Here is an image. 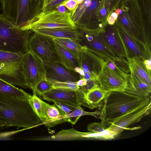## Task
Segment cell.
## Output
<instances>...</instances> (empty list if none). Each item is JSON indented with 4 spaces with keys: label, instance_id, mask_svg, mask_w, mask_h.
I'll return each mask as SVG.
<instances>
[{
    "label": "cell",
    "instance_id": "obj_1",
    "mask_svg": "<svg viewBox=\"0 0 151 151\" xmlns=\"http://www.w3.org/2000/svg\"><path fill=\"white\" fill-rule=\"evenodd\" d=\"M29 99L0 93V128L29 129L39 125L41 121L33 109Z\"/></svg>",
    "mask_w": 151,
    "mask_h": 151
},
{
    "label": "cell",
    "instance_id": "obj_2",
    "mask_svg": "<svg viewBox=\"0 0 151 151\" xmlns=\"http://www.w3.org/2000/svg\"><path fill=\"white\" fill-rule=\"evenodd\" d=\"M150 96H140L125 91H109L102 105L101 123L106 128L114 121L139 106L151 103Z\"/></svg>",
    "mask_w": 151,
    "mask_h": 151
},
{
    "label": "cell",
    "instance_id": "obj_3",
    "mask_svg": "<svg viewBox=\"0 0 151 151\" xmlns=\"http://www.w3.org/2000/svg\"><path fill=\"white\" fill-rule=\"evenodd\" d=\"M117 19L137 41L151 48V29L147 25L137 0H122Z\"/></svg>",
    "mask_w": 151,
    "mask_h": 151
},
{
    "label": "cell",
    "instance_id": "obj_4",
    "mask_svg": "<svg viewBox=\"0 0 151 151\" xmlns=\"http://www.w3.org/2000/svg\"><path fill=\"white\" fill-rule=\"evenodd\" d=\"M33 32L22 30L0 14V50L25 53L29 50L28 42Z\"/></svg>",
    "mask_w": 151,
    "mask_h": 151
},
{
    "label": "cell",
    "instance_id": "obj_5",
    "mask_svg": "<svg viewBox=\"0 0 151 151\" xmlns=\"http://www.w3.org/2000/svg\"><path fill=\"white\" fill-rule=\"evenodd\" d=\"M2 14L22 29L38 13L37 0H0Z\"/></svg>",
    "mask_w": 151,
    "mask_h": 151
},
{
    "label": "cell",
    "instance_id": "obj_6",
    "mask_svg": "<svg viewBox=\"0 0 151 151\" xmlns=\"http://www.w3.org/2000/svg\"><path fill=\"white\" fill-rule=\"evenodd\" d=\"M24 54L0 50V78L15 86L29 88L23 73Z\"/></svg>",
    "mask_w": 151,
    "mask_h": 151
},
{
    "label": "cell",
    "instance_id": "obj_7",
    "mask_svg": "<svg viewBox=\"0 0 151 151\" xmlns=\"http://www.w3.org/2000/svg\"><path fill=\"white\" fill-rule=\"evenodd\" d=\"M76 27L70 12L67 11L61 12L57 9H55L41 11L21 29L32 31L43 29Z\"/></svg>",
    "mask_w": 151,
    "mask_h": 151
},
{
    "label": "cell",
    "instance_id": "obj_8",
    "mask_svg": "<svg viewBox=\"0 0 151 151\" xmlns=\"http://www.w3.org/2000/svg\"><path fill=\"white\" fill-rule=\"evenodd\" d=\"M82 33L79 43L90 51L102 58L105 61H113L116 56L110 49L103 37V28L90 29L77 26Z\"/></svg>",
    "mask_w": 151,
    "mask_h": 151
},
{
    "label": "cell",
    "instance_id": "obj_9",
    "mask_svg": "<svg viewBox=\"0 0 151 151\" xmlns=\"http://www.w3.org/2000/svg\"><path fill=\"white\" fill-rule=\"evenodd\" d=\"M29 49L42 62H62L52 37L33 32L28 43Z\"/></svg>",
    "mask_w": 151,
    "mask_h": 151
},
{
    "label": "cell",
    "instance_id": "obj_10",
    "mask_svg": "<svg viewBox=\"0 0 151 151\" xmlns=\"http://www.w3.org/2000/svg\"><path fill=\"white\" fill-rule=\"evenodd\" d=\"M23 73L29 88L33 93L38 84L45 79L43 62L29 50L24 54L22 59Z\"/></svg>",
    "mask_w": 151,
    "mask_h": 151
},
{
    "label": "cell",
    "instance_id": "obj_11",
    "mask_svg": "<svg viewBox=\"0 0 151 151\" xmlns=\"http://www.w3.org/2000/svg\"><path fill=\"white\" fill-rule=\"evenodd\" d=\"M114 24L122 43L126 59L132 58L144 61L151 58V48L137 41L130 36L117 19Z\"/></svg>",
    "mask_w": 151,
    "mask_h": 151
},
{
    "label": "cell",
    "instance_id": "obj_12",
    "mask_svg": "<svg viewBox=\"0 0 151 151\" xmlns=\"http://www.w3.org/2000/svg\"><path fill=\"white\" fill-rule=\"evenodd\" d=\"M42 96L44 100L50 102L59 101L76 107H87L85 93L80 88L76 90L53 89Z\"/></svg>",
    "mask_w": 151,
    "mask_h": 151
},
{
    "label": "cell",
    "instance_id": "obj_13",
    "mask_svg": "<svg viewBox=\"0 0 151 151\" xmlns=\"http://www.w3.org/2000/svg\"><path fill=\"white\" fill-rule=\"evenodd\" d=\"M151 104V103L132 110L112 122L107 128L118 134L124 130L136 129L129 127L150 114Z\"/></svg>",
    "mask_w": 151,
    "mask_h": 151
},
{
    "label": "cell",
    "instance_id": "obj_14",
    "mask_svg": "<svg viewBox=\"0 0 151 151\" xmlns=\"http://www.w3.org/2000/svg\"><path fill=\"white\" fill-rule=\"evenodd\" d=\"M42 62L45 79L52 85L57 82H77L80 79V76L78 73L68 69L62 63Z\"/></svg>",
    "mask_w": 151,
    "mask_h": 151
},
{
    "label": "cell",
    "instance_id": "obj_15",
    "mask_svg": "<svg viewBox=\"0 0 151 151\" xmlns=\"http://www.w3.org/2000/svg\"><path fill=\"white\" fill-rule=\"evenodd\" d=\"M96 79L100 87L108 91H125L127 86V82L115 74L105 62Z\"/></svg>",
    "mask_w": 151,
    "mask_h": 151
},
{
    "label": "cell",
    "instance_id": "obj_16",
    "mask_svg": "<svg viewBox=\"0 0 151 151\" xmlns=\"http://www.w3.org/2000/svg\"><path fill=\"white\" fill-rule=\"evenodd\" d=\"M83 47L78 58L79 67L84 73L88 74L93 78L96 79L105 61L90 51L86 46Z\"/></svg>",
    "mask_w": 151,
    "mask_h": 151
},
{
    "label": "cell",
    "instance_id": "obj_17",
    "mask_svg": "<svg viewBox=\"0 0 151 151\" xmlns=\"http://www.w3.org/2000/svg\"><path fill=\"white\" fill-rule=\"evenodd\" d=\"M102 34L106 43L115 56L126 58L122 43L115 24L110 25L107 24Z\"/></svg>",
    "mask_w": 151,
    "mask_h": 151
},
{
    "label": "cell",
    "instance_id": "obj_18",
    "mask_svg": "<svg viewBox=\"0 0 151 151\" xmlns=\"http://www.w3.org/2000/svg\"><path fill=\"white\" fill-rule=\"evenodd\" d=\"M33 32L52 38H66L76 40L79 43L81 40L82 33L77 27L76 28H58L36 29Z\"/></svg>",
    "mask_w": 151,
    "mask_h": 151
},
{
    "label": "cell",
    "instance_id": "obj_19",
    "mask_svg": "<svg viewBox=\"0 0 151 151\" xmlns=\"http://www.w3.org/2000/svg\"><path fill=\"white\" fill-rule=\"evenodd\" d=\"M130 71L125 92L138 96H150L151 86L132 70Z\"/></svg>",
    "mask_w": 151,
    "mask_h": 151
},
{
    "label": "cell",
    "instance_id": "obj_20",
    "mask_svg": "<svg viewBox=\"0 0 151 151\" xmlns=\"http://www.w3.org/2000/svg\"><path fill=\"white\" fill-rule=\"evenodd\" d=\"M101 0H91L77 22V26L90 29L101 28L96 18L97 10Z\"/></svg>",
    "mask_w": 151,
    "mask_h": 151
},
{
    "label": "cell",
    "instance_id": "obj_21",
    "mask_svg": "<svg viewBox=\"0 0 151 151\" xmlns=\"http://www.w3.org/2000/svg\"><path fill=\"white\" fill-rule=\"evenodd\" d=\"M42 104L45 119L42 124L50 128L66 122L65 115L55 105H50L42 101Z\"/></svg>",
    "mask_w": 151,
    "mask_h": 151
},
{
    "label": "cell",
    "instance_id": "obj_22",
    "mask_svg": "<svg viewBox=\"0 0 151 151\" xmlns=\"http://www.w3.org/2000/svg\"><path fill=\"white\" fill-rule=\"evenodd\" d=\"M122 0H101L97 10L96 18L101 26L107 24L110 14L119 8Z\"/></svg>",
    "mask_w": 151,
    "mask_h": 151
},
{
    "label": "cell",
    "instance_id": "obj_23",
    "mask_svg": "<svg viewBox=\"0 0 151 151\" xmlns=\"http://www.w3.org/2000/svg\"><path fill=\"white\" fill-rule=\"evenodd\" d=\"M109 92L99 87L85 93L87 107L93 109L101 106Z\"/></svg>",
    "mask_w": 151,
    "mask_h": 151
},
{
    "label": "cell",
    "instance_id": "obj_24",
    "mask_svg": "<svg viewBox=\"0 0 151 151\" xmlns=\"http://www.w3.org/2000/svg\"><path fill=\"white\" fill-rule=\"evenodd\" d=\"M54 41L55 47L63 64L68 69L73 71L76 67H79L78 59L62 46Z\"/></svg>",
    "mask_w": 151,
    "mask_h": 151
},
{
    "label": "cell",
    "instance_id": "obj_25",
    "mask_svg": "<svg viewBox=\"0 0 151 151\" xmlns=\"http://www.w3.org/2000/svg\"><path fill=\"white\" fill-rule=\"evenodd\" d=\"M130 70H132L148 85L151 86V76L145 68L144 61L132 58H127Z\"/></svg>",
    "mask_w": 151,
    "mask_h": 151
},
{
    "label": "cell",
    "instance_id": "obj_26",
    "mask_svg": "<svg viewBox=\"0 0 151 151\" xmlns=\"http://www.w3.org/2000/svg\"><path fill=\"white\" fill-rule=\"evenodd\" d=\"M52 38L55 41L62 46L78 59L83 47L78 41L69 39Z\"/></svg>",
    "mask_w": 151,
    "mask_h": 151
},
{
    "label": "cell",
    "instance_id": "obj_27",
    "mask_svg": "<svg viewBox=\"0 0 151 151\" xmlns=\"http://www.w3.org/2000/svg\"><path fill=\"white\" fill-rule=\"evenodd\" d=\"M0 93H9L30 99L32 95L0 78Z\"/></svg>",
    "mask_w": 151,
    "mask_h": 151
},
{
    "label": "cell",
    "instance_id": "obj_28",
    "mask_svg": "<svg viewBox=\"0 0 151 151\" xmlns=\"http://www.w3.org/2000/svg\"><path fill=\"white\" fill-rule=\"evenodd\" d=\"M67 0H37L39 13L42 11L57 9L61 4Z\"/></svg>",
    "mask_w": 151,
    "mask_h": 151
},
{
    "label": "cell",
    "instance_id": "obj_29",
    "mask_svg": "<svg viewBox=\"0 0 151 151\" xmlns=\"http://www.w3.org/2000/svg\"><path fill=\"white\" fill-rule=\"evenodd\" d=\"M147 26L151 29V0H137Z\"/></svg>",
    "mask_w": 151,
    "mask_h": 151
},
{
    "label": "cell",
    "instance_id": "obj_30",
    "mask_svg": "<svg viewBox=\"0 0 151 151\" xmlns=\"http://www.w3.org/2000/svg\"><path fill=\"white\" fill-rule=\"evenodd\" d=\"M42 100L33 93L29 99L30 104L34 111L40 119L42 123L45 121L42 104Z\"/></svg>",
    "mask_w": 151,
    "mask_h": 151
},
{
    "label": "cell",
    "instance_id": "obj_31",
    "mask_svg": "<svg viewBox=\"0 0 151 151\" xmlns=\"http://www.w3.org/2000/svg\"><path fill=\"white\" fill-rule=\"evenodd\" d=\"M52 86L54 89L66 90H76L80 88L76 82L71 81L55 82L52 84Z\"/></svg>",
    "mask_w": 151,
    "mask_h": 151
},
{
    "label": "cell",
    "instance_id": "obj_32",
    "mask_svg": "<svg viewBox=\"0 0 151 151\" xmlns=\"http://www.w3.org/2000/svg\"><path fill=\"white\" fill-rule=\"evenodd\" d=\"M91 1V0H83L81 3L78 5L74 12L71 14L72 20L75 24L89 6Z\"/></svg>",
    "mask_w": 151,
    "mask_h": 151
},
{
    "label": "cell",
    "instance_id": "obj_33",
    "mask_svg": "<svg viewBox=\"0 0 151 151\" xmlns=\"http://www.w3.org/2000/svg\"><path fill=\"white\" fill-rule=\"evenodd\" d=\"M112 62L117 67L123 71L127 74L130 73L129 63L126 58L116 57Z\"/></svg>",
    "mask_w": 151,
    "mask_h": 151
},
{
    "label": "cell",
    "instance_id": "obj_34",
    "mask_svg": "<svg viewBox=\"0 0 151 151\" xmlns=\"http://www.w3.org/2000/svg\"><path fill=\"white\" fill-rule=\"evenodd\" d=\"M54 89L52 85L46 79L40 81L37 85L35 91L36 93L42 96L44 93Z\"/></svg>",
    "mask_w": 151,
    "mask_h": 151
},
{
    "label": "cell",
    "instance_id": "obj_35",
    "mask_svg": "<svg viewBox=\"0 0 151 151\" xmlns=\"http://www.w3.org/2000/svg\"><path fill=\"white\" fill-rule=\"evenodd\" d=\"M105 63L111 70L118 76L127 82L129 74L127 73L117 67L114 63L111 60H108Z\"/></svg>",
    "mask_w": 151,
    "mask_h": 151
},
{
    "label": "cell",
    "instance_id": "obj_36",
    "mask_svg": "<svg viewBox=\"0 0 151 151\" xmlns=\"http://www.w3.org/2000/svg\"><path fill=\"white\" fill-rule=\"evenodd\" d=\"M53 102V104L60 109L65 116L71 113L78 107L59 101H55Z\"/></svg>",
    "mask_w": 151,
    "mask_h": 151
},
{
    "label": "cell",
    "instance_id": "obj_37",
    "mask_svg": "<svg viewBox=\"0 0 151 151\" xmlns=\"http://www.w3.org/2000/svg\"><path fill=\"white\" fill-rule=\"evenodd\" d=\"M106 129L101 122L90 123L87 127V130L89 132L94 133H101Z\"/></svg>",
    "mask_w": 151,
    "mask_h": 151
},
{
    "label": "cell",
    "instance_id": "obj_38",
    "mask_svg": "<svg viewBox=\"0 0 151 151\" xmlns=\"http://www.w3.org/2000/svg\"><path fill=\"white\" fill-rule=\"evenodd\" d=\"M99 87L100 86L97 80L93 79L87 82L86 84L80 87V88L85 93H86L92 90Z\"/></svg>",
    "mask_w": 151,
    "mask_h": 151
},
{
    "label": "cell",
    "instance_id": "obj_39",
    "mask_svg": "<svg viewBox=\"0 0 151 151\" xmlns=\"http://www.w3.org/2000/svg\"><path fill=\"white\" fill-rule=\"evenodd\" d=\"M60 5L65 6L71 13V14L74 12L78 5L75 0H67Z\"/></svg>",
    "mask_w": 151,
    "mask_h": 151
},
{
    "label": "cell",
    "instance_id": "obj_40",
    "mask_svg": "<svg viewBox=\"0 0 151 151\" xmlns=\"http://www.w3.org/2000/svg\"><path fill=\"white\" fill-rule=\"evenodd\" d=\"M118 17V15L114 11L112 12L107 19V24L110 25H113L114 24Z\"/></svg>",
    "mask_w": 151,
    "mask_h": 151
},
{
    "label": "cell",
    "instance_id": "obj_41",
    "mask_svg": "<svg viewBox=\"0 0 151 151\" xmlns=\"http://www.w3.org/2000/svg\"><path fill=\"white\" fill-rule=\"evenodd\" d=\"M143 62L147 70L151 74V58L146 59Z\"/></svg>",
    "mask_w": 151,
    "mask_h": 151
},
{
    "label": "cell",
    "instance_id": "obj_42",
    "mask_svg": "<svg viewBox=\"0 0 151 151\" xmlns=\"http://www.w3.org/2000/svg\"><path fill=\"white\" fill-rule=\"evenodd\" d=\"M87 81L84 78L79 79L76 82L77 85L80 87L85 85Z\"/></svg>",
    "mask_w": 151,
    "mask_h": 151
},
{
    "label": "cell",
    "instance_id": "obj_43",
    "mask_svg": "<svg viewBox=\"0 0 151 151\" xmlns=\"http://www.w3.org/2000/svg\"><path fill=\"white\" fill-rule=\"evenodd\" d=\"M66 7L64 6L60 5L57 8V10L60 12H65L67 10H66Z\"/></svg>",
    "mask_w": 151,
    "mask_h": 151
},
{
    "label": "cell",
    "instance_id": "obj_44",
    "mask_svg": "<svg viewBox=\"0 0 151 151\" xmlns=\"http://www.w3.org/2000/svg\"><path fill=\"white\" fill-rule=\"evenodd\" d=\"M78 5L82 3L83 0H75Z\"/></svg>",
    "mask_w": 151,
    "mask_h": 151
}]
</instances>
